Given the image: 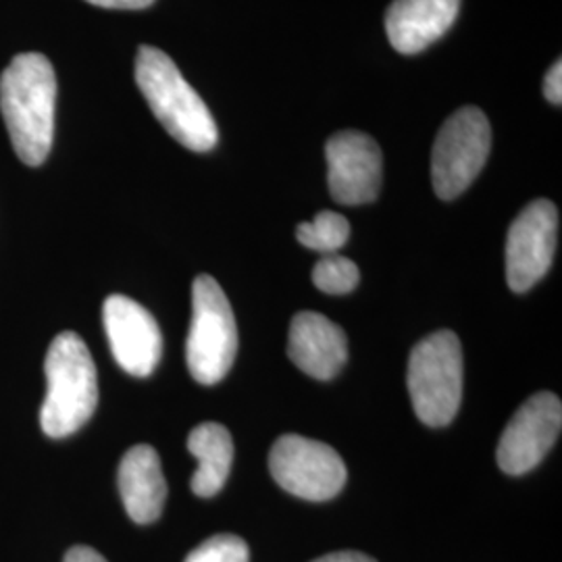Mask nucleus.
<instances>
[{
	"label": "nucleus",
	"mask_w": 562,
	"mask_h": 562,
	"mask_svg": "<svg viewBox=\"0 0 562 562\" xmlns=\"http://www.w3.org/2000/svg\"><path fill=\"white\" fill-rule=\"evenodd\" d=\"M102 322L121 369L136 378H148L162 355L161 329L155 317L138 302L113 294L104 301Z\"/></svg>",
	"instance_id": "9b49d317"
},
{
	"label": "nucleus",
	"mask_w": 562,
	"mask_h": 562,
	"mask_svg": "<svg viewBox=\"0 0 562 562\" xmlns=\"http://www.w3.org/2000/svg\"><path fill=\"white\" fill-rule=\"evenodd\" d=\"M288 357L315 380H334L348 361V340L340 325L319 313H299L288 336Z\"/></svg>",
	"instance_id": "f8f14e48"
},
{
	"label": "nucleus",
	"mask_w": 562,
	"mask_h": 562,
	"mask_svg": "<svg viewBox=\"0 0 562 562\" xmlns=\"http://www.w3.org/2000/svg\"><path fill=\"white\" fill-rule=\"evenodd\" d=\"M273 480L285 492L311 503H325L338 496L346 483V464L327 443L285 434L269 452Z\"/></svg>",
	"instance_id": "0eeeda50"
},
{
	"label": "nucleus",
	"mask_w": 562,
	"mask_h": 562,
	"mask_svg": "<svg viewBox=\"0 0 562 562\" xmlns=\"http://www.w3.org/2000/svg\"><path fill=\"white\" fill-rule=\"evenodd\" d=\"M296 238L311 250L331 255L350 238V223L334 211H322L313 222L299 225Z\"/></svg>",
	"instance_id": "dca6fc26"
},
{
	"label": "nucleus",
	"mask_w": 562,
	"mask_h": 562,
	"mask_svg": "<svg viewBox=\"0 0 562 562\" xmlns=\"http://www.w3.org/2000/svg\"><path fill=\"white\" fill-rule=\"evenodd\" d=\"M57 78L41 53H23L0 76V111L21 161H46L55 134Z\"/></svg>",
	"instance_id": "f257e3e1"
},
{
	"label": "nucleus",
	"mask_w": 562,
	"mask_h": 562,
	"mask_svg": "<svg viewBox=\"0 0 562 562\" xmlns=\"http://www.w3.org/2000/svg\"><path fill=\"white\" fill-rule=\"evenodd\" d=\"M327 183L334 201L355 206L380 196L383 157L380 144L371 136L346 130L334 134L325 146Z\"/></svg>",
	"instance_id": "9d476101"
},
{
	"label": "nucleus",
	"mask_w": 562,
	"mask_h": 562,
	"mask_svg": "<svg viewBox=\"0 0 562 562\" xmlns=\"http://www.w3.org/2000/svg\"><path fill=\"white\" fill-rule=\"evenodd\" d=\"M408 394L419 422L443 427L462 401V348L454 331H436L419 341L408 359Z\"/></svg>",
	"instance_id": "20e7f679"
},
{
	"label": "nucleus",
	"mask_w": 562,
	"mask_h": 562,
	"mask_svg": "<svg viewBox=\"0 0 562 562\" xmlns=\"http://www.w3.org/2000/svg\"><path fill=\"white\" fill-rule=\"evenodd\" d=\"M120 492L132 521L148 525L161 517L167 482L161 459L153 446L140 443L125 452L120 464Z\"/></svg>",
	"instance_id": "4468645a"
},
{
	"label": "nucleus",
	"mask_w": 562,
	"mask_h": 562,
	"mask_svg": "<svg viewBox=\"0 0 562 562\" xmlns=\"http://www.w3.org/2000/svg\"><path fill=\"white\" fill-rule=\"evenodd\" d=\"M46 398L41 427L48 438H67L92 419L99 404V375L92 355L74 331L59 334L46 355Z\"/></svg>",
	"instance_id": "7ed1b4c3"
},
{
	"label": "nucleus",
	"mask_w": 562,
	"mask_h": 562,
	"mask_svg": "<svg viewBox=\"0 0 562 562\" xmlns=\"http://www.w3.org/2000/svg\"><path fill=\"white\" fill-rule=\"evenodd\" d=\"M136 83L155 117L181 146L194 153H209L217 146V123L171 57L155 46H140Z\"/></svg>",
	"instance_id": "f03ea898"
},
{
	"label": "nucleus",
	"mask_w": 562,
	"mask_h": 562,
	"mask_svg": "<svg viewBox=\"0 0 562 562\" xmlns=\"http://www.w3.org/2000/svg\"><path fill=\"white\" fill-rule=\"evenodd\" d=\"M188 450L199 459L192 475V492L201 498H213L223 490L234 462V440L222 423H202L188 436Z\"/></svg>",
	"instance_id": "2eb2a0df"
},
{
	"label": "nucleus",
	"mask_w": 562,
	"mask_h": 562,
	"mask_svg": "<svg viewBox=\"0 0 562 562\" xmlns=\"http://www.w3.org/2000/svg\"><path fill=\"white\" fill-rule=\"evenodd\" d=\"M461 0H394L385 13L390 44L402 55H417L440 41L459 18Z\"/></svg>",
	"instance_id": "ddd939ff"
},
{
	"label": "nucleus",
	"mask_w": 562,
	"mask_h": 562,
	"mask_svg": "<svg viewBox=\"0 0 562 562\" xmlns=\"http://www.w3.org/2000/svg\"><path fill=\"white\" fill-rule=\"evenodd\" d=\"M90 4H97L102 9H123V11H138L150 7L155 0H86Z\"/></svg>",
	"instance_id": "aec40b11"
},
{
	"label": "nucleus",
	"mask_w": 562,
	"mask_h": 562,
	"mask_svg": "<svg viewBox=\"0 0 562 562\" xmlns=\"http://www.w3.org/2000/svg\"><path fill=\"white\" fill-rule=\"evenodd\" d=\"M543 97L548 99V102H552V104H557V106H561L562 102V63L561 59L557 60L550 69H548V74H546V78H543Z\"/></svg>",
	"instance_id": "6ab92c4d"
},
{
	"label": "nucleus",
	"mask_w": 562,
	"mask_h": 562,
	"mask_svg": "<svg viewBox=\"0 0 562 562\" xmlns=\"http://www.w3.org/2000/svg\"><path fill=\"white\" fill-rule=\"evenodd\" d=\"M313 562H378L362 552H355V550H344V552H331V554H325L322 559Z\"/></svg>",
	"instance_id": "4be33fe9"
},
{
	"label": "nucleus",
	"mask_w": 562,
	"mask_h": 562,
	"mask_svg": "<svg viewBox=\"0 0 562 562\" xmlns=\"http://www.w3.org/2000/svg\"><path fill=\"white\" fill-rule=\"evenodd\" d=\"M183 562H250V552L238 536L222 533L202 542Z\"/></svg>",
	"instance_id": "a211bd4d"
},
{
	"label": "nucleus",
	"mask_w": 562,
	"mask_h": 562,
	"mask_svg": "<svg viewBox=\"0 0 562 562\" xmlns=\"http://www.w3.org/2000/svg\"><path fill=\"white\" fill-rule=\"evenodd\" d=\"M492 148V127L482 109L462 106L452 113L431 153L434 192L442 201H454L482 173Z\"/></svg>",
	"instance_id": "423d86ee"
},
{
	"label": "nucleus",
	"mask_w": 562,
	"mask_h": 562,
	"mask_svg": "<svg viewBox=\"0 0 562 562\" xmlns=\"http://www.w3.org/2000/svg\"><path fill=\"white\" fill-rule=\"evenodd\" d=\"M238 352V327L222 285L199 276L192 285V323L186 341V362L202 385H215L229 373Z\"/></svg>",
	"instance_id": "39448f33"
},
{
	"label": "nucleus",
	"mask_w": 562,
	"mask_h": 562,
	"mask_svg": "<svg viewBox=\"0 0 562 562\" xmlns=\"http://www.w3.org/2000/svg\"><path fill=\"white\" fill-rule=\"evenodd\" d=\"M561 398L552 392L533 394L522 402L503 431L498 464L508 475H522L536 469L561 436Z\"/></svg>",
	"instance_id": "1a4fd4ad"
},
{
	"label": "nucleus",
	"mask_w": 562,
	"mask_h": 562,
	"mask_svg": "<svg viewBox=\"0 0 562 562\" xmlns=\"http://www.w3.org/2000/svg\"><path fill=\"white\" fill-rule=\"evenodd\" d=\"M63 562H106V559L99 554L94 548H88V546H74Z\"/></svg>",
	"instance_id": "412c9836"
},
{
	"label": "nucleus",
	"mask_w": 562,
	"mask_h": 562,
	"mask_svg": "<svg viewBox=\"0 0 562 562\" xmlns=\"http://www.w3.org/2000/svg\"><path fill=\"white\" fill-rule=\"evenodd\" d=\"M359 267L341 255H325L313 269V283L325 294H348L359 285Z\"/></svg>",
	"instance_id": "f3484780"
},
{
	"label": "nucleus",
	"mask_w": 562,
	"mask_h": 562,
	"mask_svg": "<svg viewBox=\"0 0 562 562\" xmlns=\"http://www.w3.org/2000/svg\"><path fill=\"white\" fill-rule=\"evenodd\" d=\"M559 211L554 202H529L508 229L506 280L513 292H527L548 273L554 261Z\"/></svg>",
	"instance_id": "6e6552de"
}]
</instances>
